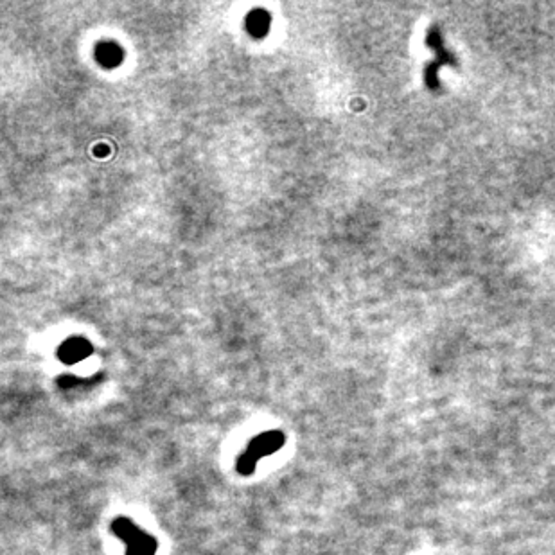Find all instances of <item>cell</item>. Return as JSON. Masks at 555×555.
Instances as JSON below:
<instances>
[{
	"mask_svg": "<svg viewBox=\"0 0 555 555\" xmlns=\"http://www.w3.org/2000/svg\"><path fill=\"white\" fill-rule=\"evenodd\" d=\"M284 444L286 435L280 429H268V431L256 435L248 442L247 449L236 460V471H238V475L252 476L262 458L275 455L277 451L284 448Z\"/></svg>",
	"mask_w": 555,
	"mask_h": 555,
	"instance_id": "obj_1",
	"label": "cell"
},
{
	"mask_svg": "<svg viewBox=\"0 0 555 555\" xmlns=\"http://www.w3.org/2000/svg\"><path fill=\"white\" fill-rule=\"evenodd\" d=\"M110 532L124 543V555H157L159 541L157 537L131 521L128 516H117L110 523Z\"/></svg>",
	"mask_w": 555,
	"mask_h": 555,
	"instance_id": "obj_2",
	"label": "cell"
},
{
	"mask_svg": "<svg viewBox=\"0 0 555 555\" xmlns=\"http://www.w3.org/2000/svg\"><path fill=\"white\" fill-rule=\"evenodd\" d=\"M90 352H92V347H90L89 341L81 340V338H74V340L65 341L61 349L58 350V356L63 363H78L81 359L89 358Z\"/></svg>",
	"mask_w": 555,
	"mask_h": 555,
	"instance_id": "obj_3",
	"label": "cell"
},
{
	"mask_svg": "<svg viewBox=\"0 0 555 555\" xmlns=\"http://www.w3.org/2000/svg\"><path fill=\"white\" fill-rule=\"evenodd\" d=\"M95 56H98L99 63L104 67H115L121 63L122 60V51L121 47L113 42H103L99 43L95 49Z\"/></svg>",
	"mask_w": 555,
	"mask_h": 555,
	"instance_id": "obj_4",
	"label": "cell"
},
{
	"mask_svg": "<svg viewBox=\"0 0 555 555\" xmlns=\"http://www.w3.org/2000/svg\"><path fill=\"white\" fill-rule=\"evenodd\" d=\"M270 29V14L267 11H252L247 19V31L252 36L261 38Z\"/></svg>",
	"mask_w": 555,
	"mask_h": 555,
	"instance_id": "obj_5",
	"label": "cell"
}]
</instances>
